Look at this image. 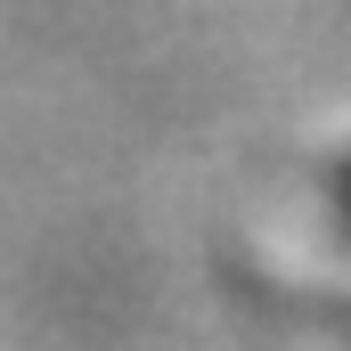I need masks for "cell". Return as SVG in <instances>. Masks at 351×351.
<instances>
[{
	"label": "cell",
	"instance_id": "6da1fadb",
	"mask_svg": "<svg viewBox=\"0 0 351 351\" xmlns=\"http://www.w3.org/2000/svg\"><path fill=\"white\" fill-rule=\"evenodd\" d=\"M302 254H311L319 278H335L351 294V156L327 164L319 188H311V204H302Z\"/></svg>",
	"mask_w": 351,
	"mask_h": 351
}]
</instances>
